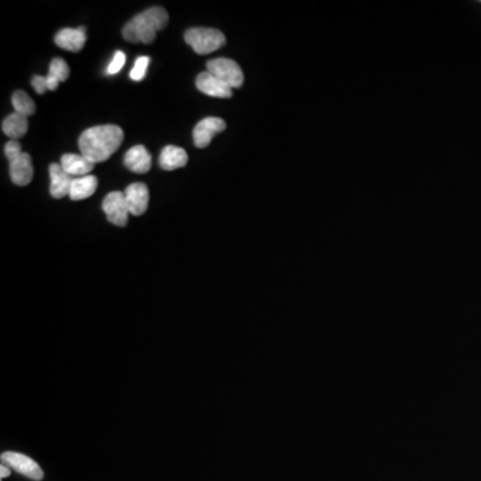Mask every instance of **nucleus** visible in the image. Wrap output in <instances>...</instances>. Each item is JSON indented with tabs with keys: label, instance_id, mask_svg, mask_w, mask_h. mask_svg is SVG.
<instances>
[{
	"label": "nucleus",
	"instance_id": "nucleus-3",
	"mask_svg": "<svg viewBox=\"0 0 481 481\" xmlns=\"http://www.w3.org/2000/svg\"><path fill=\"white\" fill-rule=\"evenodd\" d=\"M184 42L199 55H208L226 44L224 32L215 29H190L184 32Z\"/></svg>",
	"mask_w": 481,
	"mask_h": 481
},
{
	"label": "nucleus",
	"instance_id": "nucleus-18",
	"mask_svg": "<svg viewBox=\"0 0 481 481\" xmlns=\"http://www.w3.org/2000/svg\"><path fill=\"white\" fill-rule=\"evenodd\" d=\"M13 106H14L15 113L22 114L27 118L36 110L34 100H31L29 95L22 90H18L13 94Z\"/></svg>",
	"mask_w": 481,
	"mask_h": 481
},
{
	"label": "nucleus",
	"instance_id": "nucleus-1",
	"mask_svg": "<svg viewBox=\"0 0 481 481\" xmlns=\"http://www.w3.org/2000/svg\"><path fill=\"white\" fill-rule=\"evenodd\" d=\"M123 138V130L115 125L87 128L79 137L81 154L93 163L104 162L121 147Z\"/></svg>",
	"mask_w": 481,
	"mask_h": 481
},
{
	"label": "nucleus",
	"instance_id": "nucleus-10",
	"mask_svg": "<svg viewBox=\"0 0 481 481\" xmlns=\"http://www.w3.org/2000/svg\"><path fill=\"white\" fill-rule=\"evenodd\" d=\"M10 175L15 184L26 186L32 181L34 168L31 156L27 153H22L13 161H10Z\"/></svg>",
	"mask_w": 481,
	"mask_h": 481
},
{
	"label": "nucleus",
	"instance_id": "nucleus-16",
	"mask_svg": "<svg viewBox=\"0 0 481 481\" xmlns=\"http://www.w3.org/2000/svg\"><path fill=\"white\" fill-rule=\"evenodd\" d=\"M1 130L8 138H11V141H18L27 134L29 119L22 114L13 113L3 121Z\"/></svg>",
	"mask_w": 481,
	"mask_h": 481
},
{
	"label": "nucleus",
	"instance_id": "nucleus-21",
	"mask_svg": "<svg viewBox=\"0 0 481 481\" xmlns=\"http://www.w3.org/2000/svg\"><path fill=\"white\" fill-rule=\"evenodd\" d=\"M125 63H126L125 53L116 51L115 55H114L113 60H111V63H110V66H109V69H107V74L109 75H114V74L119 72L121 69L125 66Z\"/></svg>",
	"mask_w": 481,
	"mask_h": 481
},
{
	"label": "nucleus",
	"instance_id": "nucleus-13",
	"mask_svg": "<svg viewBox=\"0 0 481 481\" xmlns=\"http://www.w3.org/2000/svg\"><path fill=\"white\" fill-rule=\"evenodd\" d=\"M125 166L133 172L144 174L151 169V154L142 144L134 146L125 154Z\"/></svg>",
	"mask_w": 481,
	"mask_h": 481
},
{
	"label": "nucleus",
	"instance_id": "nucleus-7",
	"mask_svg": "<svg viewBox=\"0 0 481 481\" xmlns=\"http://www.w3.org/2000/svg\"><path fill=\"white\" fill-rule=\"evenodd\" d=\"M226 128V122L221 118L217 116H210V118H205L202 121H199L197 126L194 128L193 131V140H194V144L198 149H205L210 144L212 138L225 131Z\"/></svg>",
	"mask_w": 481,
	"mask_h": 481
},
{
	"label": "nucleus",
	"instance_id": "nucleus-6",
	"mask_svg": "<svg viewBox=\"0 0 481 481\" xmlns=\"http://www.w3.org/2000/svg\"><path fill=\"white\" fill-rule=\"evenodd\" d=\"M1 463L20 475H25L32 480L41 481L43 479V470L31 457L16 452H4L1 454Z\"/></svg>",
	"mask_w": 481,
	"mask_h": 481
},
{
	"label": "nucleus",
	"instance_id": "nucleus-4",
	"mask_svg": "<svg viewBox=\"0 0 481 481\" xmlns=\"http://www.w3.org/2000/svg\"><path fill=\"white\" fill-rule=\"evenodd\" d=\"M206 69L217 76L219 81L230 86L231 88H240L243 85V72L240 66L227 57H217L206 63Z\"/></svg>",
	"mask_w": 481,
	"mask_h": 481
},
{
	"label": "nucleus",
	"instance_id": "nucleus-5",
	"mask_svg": "<svg viewBox=\"0 0 481 481\" xmlns=\"http://www.w3.org/2000/svg\"><path fill=\"white\" fill-rule=\"evenodd\" d=\"M102 209L110 224L116 226H126L128 222V208L125 198V193L113 191L106 196L102 203Z\"/></svg>",
	"mask_w": 481,
	"mask_h": 481
},
{
	"label": "nucleus",
	"instance_id": "nucleus-14",
	"mask_svg": "<svg viewBox=\"0 0 481 481\" xmlns=\"http://www.w3.org/2000/svg\"><path fill=\"white\" fill-rule=\"evenodd\" d=\"M60 166L71 177H85L90 175L93 169L95 168V163L88 161L82 154H65L60 159Z\"/></svg>",
	"mask_w": 481,
	"mask_h": 481
},
{
	"label": "nucleus",
	"instance_id": "nucleus-22",
	"mask_svg": "<svg viewBox=\"0 0 481 481\" xmlns=\"http://www.w3.org/2000/svg\"><path fill=\"white\" fill-rule=\"evenodd\" d=\"M4 153H6V156L10 161H13L16 156H20L23 151H22V146L20 143L18 141H10L6 143L4 146Z\"/></svg>",
	"mask_w": 481,
	"mask_h": 481
},
{
	"label": "nucleus",
	"instance_id": "nucleus-12",
	"mask_svg": "<svg viewBox=\"0 0 481 481\" xmlns=\"http://www.w3.org/2000/svg\"><path fill=\"white\" fill-rule=\"evenodd\" d=\"M86 39L87 36L85 27L65 29H60L55 35V44L66 51L78 53L85 47Z\"/></svg>",
	"mask_w": 481,
	"mask_h": 481
},
{
	"label": "nucleus",
	"instance_id": "nucleus-17",
	"mask_svg": "<svg viewBox=\"0 0 481 481\" xmlns=\"http://www.w3.org/2000/svg\"><path fill=\"white\" fill-rule=\"evenodd\" d=\"M98 187V178L95 175H85L72 179L70 198L72 201H82L91 197Z\"/></svg>",
	"mask_w": 481,
	"mask_h": 481
},
{
	"label": "nucleus",
	"instance_id": "nucleus-20",
	"mask_svg": "<svg viewBox=\"0 0 481 481\" xmlns=\"http://www.w3.org/2000/svg\"><path fill=\"white\" fill-rule=\"evenodd\" d=\"M149 63H150V57H138L137 62H135V65H134V67H133V70L130 72V78H131L133 81H137V82L142 81V79L144 78V75H146V70H147V67H149Z\"/></svg>",
	"mask_w": 481,
	"mask_h": 481
},
{
	"label": "nucleus",
	"instance_id": "nucleus-8",
	"mask_svg": "<svg viewBox=\"0 0 481 481\" xmlns=\"http://www.w3.org/2000/svg\"><path fill=\"white\" fill-rule=\"evenodd\" d=\"M196 86L201 93L214 97V98H231L233 97V88L222 81H219L217 76H214L209 71L201 72L197 79Z\"/></svg>",
	"mask_w": 481,
	"mask_h": 481
},
{
	"label": "nucleus",
	"instance_id": "nucleus-11",
	"mask_svg": "<svg viewBox=\"0 0 481 481\" xmlns=\"http://www.w3.org/2000/svg\"><path fill=\"white\" fill-rule=\"evenodd\" d=\"M50 193L53 198H65L66 196H70L71 184H72V177L63 170V168L57 163L50 165Z\"/></svg>",
	"mask_w": 481,
	"mask_h": 481
},
{
	"label": "nucleus",
	"instance_id": "nucleus-24",
	"mask_svg": "<svg viewBox=\"0 0 481 481\" xmlns=\"http://www.w3.org/2000/svg\"><path fill=\"white\" fill-rule=\"evenodd\" d=\"M47 85H48V90L54 91V90H57V87L59 86V81L53 76H50V75H47Z\"/></svg>",
	"mask_w": 481,
	"mask_h": 481
},
{
	"label": "nucleus",
	"instance_id": "nucleus-23",
	"mask_svg": "<svg viewBox=\"0 0 481 481\" xmlns=\"http://www.w3.org/2000/svg\"><path fill=\"white\" fill-rule=\"evenodd\" d=\"M31 85L34 87V90H35L38 94H41V95L46 93V90H48L47 76H42V75H35V76H32Z\"/></svg>",
	"mask_w": 481,
	"mask_h": 481
},
{
	"label": "nucleus",
	"instance_id": "nucleus-15",
	"mask_svg": "<svg viewBox=\"0 0 481 481\" xmlns=\"http://www.w3.org/2000/svg\"><path fill=\"white\" fill-rule=\"evenodd\" d=\"M187 161H189V156L182 147L166 146L161 151L159 166L163 170H175L179 168H184L187 165Z\"/></svg>",
	"mask_w": 481,
	"mask_h": 481
},
{
	"label": "nucleus",
	"instance_id": "nucleus-25",
	"mask_svg": "<svg viewBox=\"0 0 481 481\" xmlns=\"http://www.w3.org/2000/svg\"><path fill=\"white\" fill-rule=\"evenodd\" d=\"M10 475H11V468H8L7 466L1 464V467H0V476H1V479L8 477Z\"/></svg>",
	"mask_w": 481,
	"mask_h": 481
},
{
	"label": "nucleus",
	"instance_id": "nucleus-19",
	"mask_svg": "<svg viewBox=\"0 0 481 481\" xmlns=\"http://www.w3.org/2000/svg\"><path fill=\"white\" fill-rule=\"evenodd\" d=\"M48 75L55 78L59 82H65V81H67V78L70 75V69L62 57H55V59H53V62L50 65Z\"/></svg>",
	"mask_w": 481,
	"mask_h": 481
},
{
	"label": "nucleus",
	"instance_id": "nucleus-9",
	"mask_svg": "<svg viewBox=\"0 0 481 481\" xmlns=\"http://www.w3.org/2000/svg\"><path fill=\"white\" fill-rule=\"evenodd\" d=\"M125 198L128 203V212L133 215H142L149 208L150 193L144 184H133L125 191Z\"/></svg>",
	"mask_w": 481,
	"mask_h": 481
},
{
	"label": "nucleus",
	"instance_id": "nucleus-2",
	"mask_svg": "<svg viewBox=\"0 0 481 481\" xmlns=\"http://www.w3.org/2000/svg\"><path fill=\"white\" fill-rule=\"evenodd\" d=\"M169 23V14L162 7H151L135 15L122 29L123 38L130 43L154 42L156 32L165 29Z\"/></svg>",
	"mask_w": 481,
	"mask_h": 481
}]
</instances>
